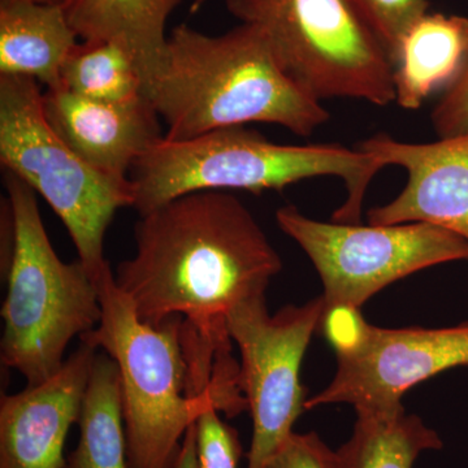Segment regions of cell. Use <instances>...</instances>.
<instances>
[{
    "mask_svg": "<svg viewBox=\"0 0 468 468\" xmlns=\"http://www.w3.org/2000/svg\"><path fill=\"white\" fill-rule=\"evenodd\" d=\"M134 239L135 254L117 266L115 282L138 318L154 326L183 318L190 390L232 383L239 363L228 315L266 295L282 268L260 223L230 194L197 192L140 215Z\"/></svg>",
    "mask_w": 468,
    "mask_h": 468,
    "instance_id": "obj_1",
    "label": "cell"
},
{
    "mask_svg": "<svg viewBox=\"0 0 468 468\" xmlns=\"http://www.w3.org/2000/svg\"><path fill=\"white\" fill-rule=\"evenodd\" d=\"M143 94L172 141L251 122L310 137L331 119L322 101L289 75L267 34L250 24L220 36L176 27L143 70Z\"/></svg>",
    "mask_w": 468,
    "mask_h": 468,
    "instance_id": "obj_2",
    "label": "cell"
},
{
    "mask_svg": "<svg viewBox=\"0 0 468 468\" xmlns=\"http://www.w3.org/2000/svg\"><path fill=\"white\" fill-rule=\"evenodd\" d=\"M383 165L354 147L335 144H280L246 126L217 129L189 140L163 135L135 162L134 206L144 215L197 192L282 190L315 177L341 178L346 199L332 215L340 224H362L366 192Z\"/></svg>",
    "mask_w": 468,
    "mask_h": 468,
    "instance_id": "obj_3",
    "label": "cell"
},
{
    "mask_svg": "<svg viewBox=\"0 0 468 468\" xmlns=\"http://www.w3.org/2000/svg\"><path fill=\"white\" fill-rule=\"evenodd\" d=\"M5 184L15 234L11 258L2 270L7 282L2 365L16 369L27 385H37L60 369L73 338L100 324V292L81 261L66 263L58 257L32 187L9 172Z\"/></svg>",
    "mask_w": 468,
    "mask_h": 468,
    "instance_id": "obj_4",
    "label": "cell"
},
{
    "mask_svg": "<svg viewBox=\"0 0 468 468\" xmlns=\"http://www.w3.org/2000/svg\"><path fill=\"white\" fill-rule=\"evenodd\" d=\"M97 285L101 323L80 338L109 354L119 368L128 468H175L186 431L203 410L215 408L211 394L187 393L183 318L172 316L158 326L143 322L110 264Z\"/></svg>",
    "mask_w": 468,
    "mask_h": 468,
    "instance_id": "obj_5",
    "label": "cell"
},
{
    "mask_svg": "<svg viewBox=\"0 0 468 468\" xmlns=\"http://www.w3.org/2000/svg\"><path fill=\"white\" fill-rule=\"evenodd\" d=\"M0 162L50 205L97 280L109 264L107 229L120 208L134 206L131 178L103 174L77 155L48 124L41 86L21 76H0Z\"/></svg>",
    "mask_w": 468,
    "mask_h": 468,
    "instance_id": "obj_6",
    "label": "cell"
},
{
    "mask_svg": "<svg viewBox=\"0 0 468 468\" xmlns=\"http://www.w3.org/2000/svg\"><path fill=\"white\" fill-rule=\"evenodd\" d=\"M242 24L261 27L277 57L320 101L396 103L393 64L346 0H226Z\"/></svg>",
    "mask_w": 468,
    "mask_h": 468,
    "instance_id": "obj_7",
    "label": "cell"
},
{
    "mask_svg": "<svg viewBox=\"0 0 468 468\" xmlns=\"http://www.w3.org/2000/svg\"><path fill=\"white\" fill-rule=\"evenodd\" d=\"M276 223L318 271L326 314L338 307L359 310L377 292L412 273L468 261L466 239L430 223H325L291 205L277 209Z\"/></svg>",
    "mask_w": 468,
    "mask_h": 468,
    "instance_id": "obj_8",
    "label": "cell"
},
{
    "mask_svg": "<svg viewBox=\"0 0 468 468\" xmlns=\"http://www.w3.org/2000/svg\"><path fill=\"white\" fill-rule=\"evenodd\" d=\"M337 353L331 383L306 409L347 403L356 414H390L415 385L446 369L468 367V322L445 328H380L359 310L338 307L324 319Z\"/></svg>",
    "mask_w": 468,
    "mask_h": 468,
    "instance_id": "obj_9",
    "label": "cell"
},
{
    "mask_svg": "<svg viewBox=\"0 0 468 468\" xmlns=\"http://www.w3.org/2000/svg\"><path fill=\"white\" fill-rule=\"evenodd\" d=\"M323 295L271 315L266 295L242 302L228 315L241 356V384L252 419L248 468H264L303 411L301 366L311 337L324 322Z\"/></svg>",
    "mask_w": 468,
    "mask_h": 468,
    "instance_id": "obj_10",
    "label": "cell"
},
{
    "mask_svg": "<svg viewBox=\"0 0 468 468\" xmlns=\"http://www.w3.org/2000/svg\"><path fill=\"white\" fill-rule=\"evenodd\" d=\"M356 147L384 167L408 172V183L393 201L369 209L368 224L430 223L468 242V133L428 144L378 133Z\"/></svg>",
    "mask_w": 468,
    "mask_h": 468,
    "instance_id": "obj_11",
    "label": "cell"
},
{
    "mask_svg": "<svg viewBox=\"0 0 468 468\" xmlns=\"http://www.w3.org/2000/svg\"><path fill=\"white\" fill-rule=\"evenodd\" d=\"M97 347L80 345L60 369L0 401V468H66L64 445L77 423Z\"/></svg>",
    "mask_w": 468,
    "mask_h": 468,
    "instance_id": "obj_12",
    "label": "cell"
},
{
    "mask_svg": "<svg viewBox=\"0 0 468 468\" xmlns=\"http://www.w3.org/2000/svg\"><path fill=\"white\" fill-rule=\"evenodd\" d=\"M43 110L55 133L91 167L129 177L135 162L163 137L159 115L146 98L88 100L61 88L43 92Z\"/></svg>",
    "mask_w": 468,
    "mask_h": 468,
    "instance_id": "obj_13",
    "label": "cell"
},
{
    "mask_svg": "<svg viewBox=\"0 0 468 468\" xmlns=\"http://www.w3.org/2000/svg\"><path fill=\"white\" fill-rule=\"evenodd\" d=\"M77 39L61 5L0 0V76L27 77L58 88Z\"/></svg>",
    "mask_w": 468,
    "mask_h": 468,
    "instance_id": "obj_14",
    "label": "cell"
},
{
    "mask_svg": "<svg viewBox=\"0 0 468 468\" xmlns=\"http://www.w3.org/2000/svg\"><path fill=\"white\" fill-rule=\"evenodd\" d=\"M467 54L468 17L427 12L399 45L393 66L396 103L420 109L433 92L448 88Z\"/></svg>",
    "mask_w": 468,
    "mask_h": 468,
    "instance_id": "obj_15",
    "label": "cell"
},
{
    "mask_svg": "<svg viewBox=\"0 0 468 468\" xmlns=\"http://www.w3.org/2000/svg\"><path fill=\"white\" fill-rule=\"evenodd\" d=\"M181 0H69L68 20L82 41L124 43L141 73L165 50V26Z\"/></svg>",
    "mask_w": 468,
    "mask_h": 468,
    "instance_id": "obj_16",
    "label": "cell"
},
{
    "mask_svg": "<svg viewBox=\"0 0 468 468\" xmlns=\"http://www.w3.org/2000/svg\"><path fill=\"white\" fill-rule=\"evenodd\" d=\"M77 424L79 442L66 468H128L119 368L103 350L92 362Z\"/></svg>",
    "mask_w": 468,
    "mask_h": 468,
    "instance_id": "obj_17",
    "label": "cell"
},
{
    "mask_svg": "<svg viewBox=\"0 0 468 468\" xmlns=\"http://www.w3.org/2000/svg\"><path fill=\"white\" fill-rule=\"evenodd\" d=\"M356 415L350 439L335 451L341 468H412L421 452L442 449L439 433L405 409Z\"/></svg>",
    "mask_w": 468,
    "mask_h": 468,
    "instance_id": "obj_18",
    "label": "cell"
},
{
    "mask_svg": "<svg viewBox=\"0 0 468 468\" xmlns=\"http://www.w3.org/2000/svg\"><path fill=\"white\" fill-rule=\"evenodd\" d=\"M58 88L101 101L143 97V73L134 52L117 41H82L61 67Z\"/></svg>",
    "mask_w": 468,
    "mask_h": 468,
    "instance_id": "obj_19",
    "label": "cell"
},
{
    "mask_svg": "<svg viewBox=\"0 0 468 468\" xmlns=\"http://www.w3.org/2000/svg\"><path fill=\"white\" fill-rule=\"evenodd\" d=\"M346 3L377 36L393 66L403 37L430 8L428 0H346Z\"/></svg>",
    "mask_w": 468,
    "mask_h": 468,
    "instance_id": "obj_20",
    "label": "cell"
},
{
    "mask_svg": "<svg viewBox=\"0 0 468 468\" xmlns=\"http://www.w3.org/2000/svg\"><path fill=\"white\" fill-rule=\"evenodd\" d=\"M196 437L199 468H239L242 457L239 432L221 420L214 406L197 418Z\"/></svg>",
    "mask_w": 468,
    "mask_h": 468,
    "instance_id": "obj_21",
    "label": "cell"
},
{
    "mask_svg": "<svg viewBox=\"0 0 468 468\" xmlns=\"http://www.w3.org/2000/svg\"><path fill=\"white\" fill-rule=\"evenodd\" d=\"M264 468H341L337 452L315 432H292Z\"/></svg>",
    "mask_w": 468,
    "mask_h": 468,
    "instance_id": "obj_22",
    "label": "cell"
},
{
    "mask_svg": "<svg viewBox=\"0 0 468 468\" xmlns=\"http://www.w3.org/2000/svg\"><path fill=\"white\" fill-rule=\"evenodd\" d=\"M431 122L439 138L468 133V54L460 73L432 110Z\"/></svg>",
    "mask_w": 468,
    "mask_h": 468,
    "instance_id": "obj_23",
    "label": "cell"
},
{
    "mask_svg": "<svg viewBox=\"0 0 468 468\" xmlns=\"http://www.w3.org/2000/svg\"><path fill=\"white\" fill-rule=\"evenodd\" d=\"M175 468H199L197 457L196 421L186 431Z\"/></svg>",
    "mask_w": 468,
    "mask_h": 468,
    "instance_id": "obj_24",
    "label": "cell"
},
{
    "mask_svg": "<svg viewBox=\"0 0 468 468\" xmlns=\"http://www.w3.org/2000/svg\"><path fill=\"white\" fill-rule=\"evenodd\" d=\"M26 2L41 3V5H61L66 8L69 0H26Z\"/></svg>",
    "mask_w": 468,
    "mask_h": 468,
    "instance_id": "obj_25",
    "label": "cell"
},
{
    "mask_svg": "<svg viewBox=\"0 0 468 468\" xmlns=\"http://www.w3.org/2000/svg\"><path fill=\"white\" fill-rule=\"evenodd\" d=\"M208 0H194L193 5H192V14L193 12L199 11L203 7V5L207 3Z\"/></svg>",
    "mask_w": 468,
    "mask_h": 468,
    "instance_id": "obj_26",
    "label": "cell"
}]
</instances>
